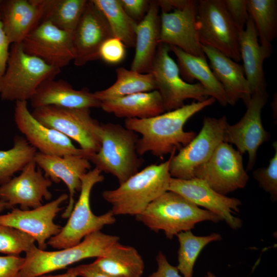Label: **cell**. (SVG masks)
<instances>
[{
  "label": "cell",
  "instance_id": "ee69618b",
  "mask_svg": "<svg viewBox=\"0 0 277 277\" xmlns=\"http://www.w3.org/2000/svg\"><path fill=\"white\" fill-rule=\"evenodd\" d=\"M10 44L0 18V78L4 75L6 69Z\"/></svg>",
  "mask_w": 277,
  "mask_h": 277
},
{
  "label": "cell",
  "instance_id": "1f68e13d",
  "mask_svg": "<svg viewBox=\"0 0 277 277\" xmlns=\"http://www.w3.org/2000/svg\"><path fill=\"white\" fill-rule=\"evenodd\" d=\"M92 1L104 14L113 37L120 39L126 47H134L138 23L126 13L119 0Z\"/></svg>",
  "mask_w": 277,
  "mask_h": 277
},
{
  "label": "cell",
  "instance_id": "bcb514c9",
  "mask_svg": "<svg viewBox=\"0 0 277 277\" xmlns=\"http://www.w3.org/2000/svg\"><path fill=\"white\" fill-rule=\"evenodd\" d=\"M40 277H77L72 274L66 272L63 274H60L57 275H44Z\"/></svg>",
  "mask_w": 277,
  "mask_h": 277
},
{
  "label": "cell",
  "instance_id": "7a4b0ae2",
  "mask_svg": "<svg viewBox=\"0 0 277 277\" xmlns=\"http://www.w3.org/2000/svg\"><path fill=\"white\" fill-rule=\"evenodd\" d=\"M170 157L160 164L150 165L131 176L113 190L102 193L111 204L114 215H137L154 200L168 191L171 177L169 172Z\"/></svg>",
  "mask_w": 277,
  "mask_h": 277
},
{
  "label": "cell",
  "instance_id": "83f0119b",
  "mask_svg": "<svg viewBox=\"0 0 277 277\" xmlns=\"http://www.w3.org/2000/svg\"><path fill=\"white\" fill-rule=\"evenodd\" d=\"M169 48L177 58L182 78L190 83L196 80L208 91L210 97L226 106L228 103L223 88L213 74L206 58L190 54L175 46H169Z\"/></svg>",
  "mask_w": 277,
  "mask_h": 277
},
{
  "label": "cell",
  "instance_id": "2e32d148",
  "mask_svg": "<svg viewBox=\"0 0 277 277\" xmlns=\"http://www.w3.org/2000/svg\"><path fill=\"white\" fill-rule=\"evenodd\" d=\"M14 118L19 131L38 152L48 155H77L87 157L86 152L76 147L69 138L36 120L29 110L27 101L15 102Z\"/></svg>",
  "mask_w": 277,
  "mask_h": 277
},
{
  "label": "cell",
  "instance_id": "d4e9b609",
  "mask_svg": "<svg viewBox=\"0 0 277 277\" xmlns=\"http://www.w3.org/2000/svg\"><path fill=\"white\" fill-rule=\"evenodd\" d=\"M239 45L242 66L251 94L267 92L263 64L271 55L272 48L265 47L259 43L255 25L250 16L246 28L239 33Z\"/></svg>",
  "mask_w": 277,
  "mask_h": 277
},
{
  "label": "cell",
  "instance_id": "d6a6232c",
  "mask_svg": "<svg viewBox=\"0 0 277 277\" xmlns=\"http://www.w3.org/2000/svg\"><path fill=\"white\" fill-rule=\"evenodd\" d=\"M247 3L260 44L272 48V42L277 34V1L247 0Z\"/></svg>",
  "mask_w": 277,
  "mask_h": 277
},
{
  "label": "cell",
  "instance_id": "f546056e",
  "mask_svg": "<svg viewBox=\"0 0 277 277\" xmlns=\"http://www.w3.org/2000/svg\"><path fill=\"white\" fill-rule=\"evenodd\" d=\"M116 80L110 87L94 94L101 102L140 92L156 90L153 74L141 73L124 67L116 69Z\"/></svg>",
  "mask_w": 277,
  "mask_h": 277
},
{
  "label": "cell",
  "instance_id": "8fae6325",
  "mask_svg": "<svg viewBox=\"0 0 277 277\" xmlns=\"http://www.w3.org/2000/svg\"><path fill=\"white\" fill-rule=\"evenodd\" d=\"M226 116L220 118L205 117L201 131L179 153L170 154L169 172L171 177L189 180L194 177L193 171L206 162L216 148L224 142Z\"/></svg>",
  "mask_w": 277,
  "mask_h": 277
},
{
  "label": "cell",
  "instance_id": "836d02e7",
  "mask_svg": "<svg viewBox=\"0 0 277 277\" xmlns=\"http://www.w3.org/2000/svg\"><path fill=\"white\" fill-rule=\"evenodd\" d=\"M176 236L180 244L176 268L183 277H193L195 263L203 249L209 243L222 239L219 233L196 236L191 230L180 232Z\"/></svg>",
  "mask_w": 277,
  "mask_h": 277
},
{
  "label": "cell",
  "instance_id": "ac0fdd59",
  "mask_svg": "<svg viewBox=\"0 0 277 277\" xmlns=\"http://www.w3.org/2000/svg\"><path fill=\"white\" fill-rule=\"evenodd\" d=\"M168 191L175 192L195 205L215 214L233 229L242 226V220L233 215L235 212H239V206L242 204L240 200L217 193L203 180L171 177Z\"/></svg>",
  "mask_w": 277,
  "mask_h": 277
},
{
  "label": "cell",
  "instance_id": "ba28073f",
  "mask_svg": "<svg viewBox=\"0 0 277 277\" xmlns=\"http://www.w3.org/2000/svg\"><path fill=\"white\" fill-rule=\"evenodd\" d=\"M31 114L43 125L75 141L87 159L100 150L101 123L91 116L90 109L47 106L34 108Z\"/></svg>",
  "mask_w": 277,
  "mask_h": 277
},
{
  "label": "cell",
  "instance_id": "e575fe53",
  "mask_svg": "<svg viewBox=\"0 0 277 277\" xmlns=\"http://www.w3.org/2000/svg\"><path fill=\"white\" fill-rule=\"evenodd\" d=\"M37 150L24 137L16 136L9 149L0 150V184L12 177L33 160Z\"/></svg>",
  "mask_w": 277,
  "mask_h": 277
},
{
  "label": "cell",
  "instance_id": "30bf717a",
  "mask_svg": "<svg viewBox=\"0 0 277 277\" xmlns=\"http://www.w3.org/2000/svg\"><path fill=\"white\" fill-rule=\"evenodd\" d=\"M169 46L159 44L151 73L163 100L165 111L183 107L184 101L193 99L202 102L210 96L199 83L190 84L181 77L177 64L169 55Z\"/></svg>",
  "mask_w": 277,
  "mask_h": 277
},
{
  "label": "cell",
  "instance_id": "277c9868",
  "mask_svg": "<svg viewBox=\"0 0 277 277\" xmlns=\"http://www.w3.org/2000/svg\"><path fill=\"white\" fill-rule=\"evenodd\" d=\"M101 147L88 157L102 172L115 176L122 184L138 171L143 160L137 152L138 134L125 126L101 123Z\"/></svg>",
  "mask_w": 277,
  "mask_h": 277
},
{
  "label": "cell",
  "instance_id": "60d3db41",
  "mask_svg": "<svg viewBox=\"0 0 277 277\" xmlns=\"http://www.w3.org/2000/svg\"><path fill=\"white\" fill-rule=\"evenodd\" d=\"M126 13L137 23L146 14L150 3L148 0H119Z\"/></svg>",
  "mask_w": 277,
  "mask_h": 277
},
{
  "label": "cell",
  "instance_id": "7dc6e473",
  "mask_svg": "<svg viewBox=\"0 0 277 277\" xmlns=\"http://www.w3.org/2000/svg\"><path fill=\"white\" fill-rule=\"evenodd\" d=\"M11 208L10 205L5 201L0 199V212L7 209Z\"/></svg>",
  "mask_w": 277,
  "mask_h": 277
},
{
  "label": "cell",
  "instance_id": "7402d4cb",
  "mask_svg": "<svg viewBox=\"0 0 277 277\" xmlns=\"http://www.w3.org/2000/svg\"><path fill=\"white\" fill-rule=\"evenodd\" d=\"M202 48L213 74L223 88L227 103L233 106L242 100L247 106L251 92L243 66L213 48L204 45Z\"/></svg>",
  "mask_w": 277,
  "mask_h": 277
},
{
  "label": "cell",
  "instance_id": "6da1fadb",
  "mask_svg": "<svg viewBox=\"0 0 277 277\" xmlns=\"http://www.w3.org/2000/svg\"><path fill=\"white\" fill-rule=\"evenodd\" d=\"M215 101L209 97L202 102L184 105L152 117L126 118L125 127L141 135L137 143V152L140 156L150 152L163 158L179 151L195 137V132L184 131V125L191 116Z\"/></svg>",
  "mask_w": 277,
  "mask_h": 277
},
{
  "label": "cell",
  "instance_id": "d6986e66",
  "mask_svg": "<svg viewBox=\"0 0 277 277\" xmlns=\"http://www.w3.org/2000/svg\"><path fill=\"white\" fill-rule=\"evenodd\" d=\"M198 1L188 0L181 9L160 15L159 44L180 48L190 54L206 57L196 26Z\"/></svg>",
  "mask_w": 277,
  "mask_h": 277
},
{
  "label": "cell",
  "instance_id": "e0dca14e",
  "mask_svg": "<svg viewBox=\"0 0 277 277\" xmlns=\"http://www.w3.org/2000/svg\"><path fill=\"white\" fill-rule=\"evenodd\" d=\"M52 184L34 160L29 162L21 173L0 185V199L11 208L19 205L22 210L36 208L43 205L44 200L52 196L49 188Z\"/></svg>",
  "mask_w": 277,
  "mask_h": 277
},
{
  "label": "cell",
  "instance_id": "3957f363",
  "mask_svg": "<svg viewBox=\"0 0 277 277\" xmlns=\"http://www.w3.org/2000/svg\"><path fill=\"white\" fill-rule=\"evenodd\" d=\"M135 217L150 230L156 232L164 231L166 238L170 240L180 232L194 228L198 223L223 221L215 214L200 208L171 191L156 199Z\"/></svg>",
  "mask_w": 277,
  "mask_h": 277
},
{
  "label": "cell",
  "instance_id": "f6af8a7d",
  "mask_svg": "<svg viewBox=\"0 0 277 277\" xmlns=\"http://www.w3.org/2000/svg\"><path fill=\"white\" fill-rule=\"evenodd\" d=\"M188 0H161L157 1L162 12H169L171 10L183 8Z\"/></svg>",
  "mask_w": 277,
  "mask_h": 277
},
{
  "label": "cell",
  "instance_id": "ab89813d",
  "mask_svg": "<svg viewBox=\"0 0 277 277\" xmlns=\"http://www.w3.org/2000/svg\"><path fill=\"white\" fill-rule=\"evenodd\" d=\"M25 261L20 255L0 256V277H20Z\"/></svg>",
  "mask_w": 277,
  "mask_h": 277
},
{
  "label": "cell",
  "instance_id": "ffe728a7",
  "mask_svg": "<svg viewBox=\"0 0 277 277\" xmlns=\"http://www.w3.org/2000/svg\"><path fill=\"white\" fill-rule=\"evenodd\" d=\"M72 35L73 61L76 66L98 60L101 46L106 40L113 37L105 17L92 0L87 1Z\"/></svg>",
  "mask_w": 277,
  "mask_h": 277
},
{
  "label": "cell",
  "instance_id": "484cf974",
  "mask_svg": "<svg viewBox=\"0 0 277 277\" xmlns=\"http://www.w3.org/2000/svg\"><path fill=\"white\" fill-rule=\"evenodd\" d=\"M157 1H151L148 10L135 30V54L131 70L150 73L159 45L160 15Z\"/></svg>",
  "mask_w": 277,
  "mask_h": 277
},
{
  "label": "cell",
  "instance_id": "52a82bcc",
  "mask_svg": "<svg viewBox=\"0 0 277 277\" xmlns=\"http://www.w3.org/2000/svg\"><path fill=\"white\" fill-rule=\"evenodd\" d=\"M104 180L102 172L95 167L82 176L80 196L69 219L61 231L48 241V245L57 250L73 246L87 235L101 231L105 226L115 222V215L111 210L96 215L91 209L92 189L95 184Z\"/></svg>",
  "mask_w": 277,
  "mask_h": 277
},
{
  "label": "cell",
  "instance_id": "8992f818",
  "mask_svg": "<svg viewBox=\"0 0 277 277\" xmlns=\"http://www.w3.org/2000/svg\"><path fill=\"white\" fill-rule=\"evenodd\" d=\"M119 240L117 236L97 231L76 245L55 251L41 250L35 245L25 253L20 277H40L81 260L103 256Z\"/></svg>",
  "mask_w": 277,
  "mask_h": 277
},
{
  "label": "cell",
  "instance_id": "4fadbf2b",
  "mask_svg": "<svg viewBox=\"0 0 277 277\" xmlns=\"http://www.w3.org/2000/svg\"><path fill=\"white\" fill-rule=\"evenodd\" d=\"M267 98V92L252 93L246 112L241 120L232 125L228 123L225 127L224 142L234 144L242 155L248 152L247 170H251L255 165L259 147L270 138L261 120L262 110Z\"/></svg>",
  "mask_w": 277,
  "mask_h": 277
},
{
  "label": "cell",
  "instance_id": "7c38bea8",
  "mask_svg": "<svg viewBox=\"0 0 277 277\" xmlns=\"http://www.w3.org/2000/svg\"><path fill=\"white\" fill-rule=\"evenodd\" d=\"M193 176L205 181L214 191L224 195L244 188L249 179L242 154L224 142L206 162L194 169Z\"/></svg>",
  "mask_w": 277,
  "mask_h": 277
},
{
  "label": "cell",
  "instance_id": "cb8c5ba5",
  "mask_svg": "<svg viewBox=\"0 0 277 277\" xmlns=\"http://www.w3.org/2000/svg\"><path fill=\"white\" fill-rule=\"evenodd\" d=\"M33 108L47 106L71 108H100L101 102L88 88L76 90L63 80L43 82L30 100Z\"/></svg>",
  "mask_w": 277,
  "mask_h": 277
},
{
  "label": "cell",
  "instance_id": "d590c367",
  "mask_svg": "<svg viewBox=\"0 0 277 277\" xmlns=\"http://www.w3.org/2000/svg\"><path fill=\"white\" fill-rule=\"evenodd\" d=\"M35 240L15 228L0 224V253L19 255L35 246Z\"/></svg>",
  "mask_w": 277,
  "mask_h": 277
},
{
  "label": "cell",
  "instance_id": "c3c4849f",
  "mask_svg": "<svg viewBox=\"0 0 277 277\" xmlns=\"http://www.w3.org/2000/svg\"><path fill=\"white\" fill-rule=\"evenodd\" d=\"M205 277H216L215 275L210 271H208Z\"/></svg>",
  "mask_w": 277,
  "mask_h": 277
},
{
  "label": "cell",
  "instance_id": "8d00e7d4",
  "mask_svg": "<svg viewBox=\"0 0 277 277\" xmlns=\"http://www.w3.org/2000/svg\"><path fill=\"white\" fill-rule=\"evenodd\" d=\"M275 152L270 160L268 166L259 168L253 172L254 178L258 182L260 186L270 194L272 200L277 199V143L273 144Z\"/></svg>",
  "mask_w": 277,
  "mask_h": 277
},
{
  "label": "cell",
  "instance_id": "f35d334b",
  "mask_svg": "<svg viewBox=\"0 0 277 277\" xmlns=\"http://www.w3.org/2000/svg\"><path fill=\"white\" fill-rule=\"evenodd\" d=\"M226 9L240 32L244 29L249 17L247 0H223Z\"/></svg>",
  "mask_w": 277,
  "mask_h": 277
},
{
  "label": "cell",
  "instance_id": "74e56055",
  "mask_svg": "<svg viewBox=\"0 0 277 277\" xmlns=\"http://www.w3.org/2000/svg\"><path fill=\"white\" fill-rule=\"evenodd\" d=\"M126 46L118 38L112 37L106 40L99 50V59L109 64L121 63L126 56Z\"/></svg>",
  "mask_w": 277,
  "mask_h": 277
},
{
  "label": "cell",
  "instance_id": "5b68a950",
  "mask_svg": "<svg viewBox=\"0 0 277 277\" xmlns=\"http://www.w3.org/2000/svg\"><path fill=\"white\" fill-rule=\"evenodd\" d=\"M61 69L51 66L12 44L5 72L0 78V97L8 101H27L44 82L54 79Z\"/></svg>",
  "mask_w": 277,
  "mask_h": 277
},
{
  "label": "cell",
  "instance_id": "4316f807",
  "mask_svg": "<svg viewBox=\"0 0 277 277\" xmlns=\"http://www.w3.org/2000/svg\"><path fill=\"white\" fill-rule=\"evenodd\" d=\"M100 108L117 117L126 118H148L165 111L162 98L157 90L103 101Z\"/></svg>",
  "mask_w": 277,
  "mask_h": 277
},
{
  "label": "cell",
  "instance_id": "4dcf8cb0",
  "mask_svg": "<svg viewBox=\"0 0 277 277\" xmlns=\"http://www.w3.org/2000/svg\"><path fill=\"white\" fill-rule=\"evenodd\" d=\"M42 22H48L62 30L73 33L87 1L42 0Z\"/></svg>",
  "mask_w": 277,
  "mask_h": 277
},
{
  "label": "cell",
  "instance_id": "f1b7e54d",
  "mask_svg": "<svg viewBox=\"0 0 277 277\" xmlns=\"http://www.w3.org/2000/svg\"><path fill=\"white\" fill-rule=\"evenodd\" d=\"M93 264L114 277H141L144 262L137 250L119 242L112 246L103 256L96 258Z\"/></svg>",
  "mask_w": 277,
  "mask_h": 277
},
{
  "label": "cell",
  "instance_id": "b9f144b4",
  "mask_svg": "<svg viewBox=\"0 0 277 277\" xmlns=\"http://www.w3.org/2000/svg\"><path fill=\"white\" fill-rule=\"evenodd\" d=\"M157 269L148 277H183L179 274L176 267L171 265L165 255L160 251L156 257Z\"/></svg>",
  "mask_w": 277,
  "mask_h": 277
},
{
  "label": "cell",
  "instance_id": "603a6c76",
  "mask_svg": "<svg viewBox=\"0 0 277 277\" xmlns=\"http://www.w3.org/2000/svg\"><path fill=\"white\" fill-rule=\"evenodd\" d=\"M42 0H0V18L11 44L21 43L42 22Z\"/></svg>",
  "mask_w": 277,
  "mask_h": 277
},
{
  "label": "cell",
  "instance_id": "9c48e42d",
  "mask_svg": "<svg viewBox=\"0 0 277 277\" xmlns=\"http://www.w3.org/2000/svg\"><path fill=\"white\" fill-rule=\"evenodd\" d=\"M196 26L202 45L213 48L236 62L241 60L240 31L223 0L198 1Z\"/></svg>",
  "mask_w": 277,
  "mask_h": 277
},
{
  "label": "cell",
  "instance_id": "44dd1931",
  "mask_svg": "<svg viewBox=\"0 0 277 277\" xmlns=\"http://www.w3.org/2000/svg\"><path fill=\"white\" fill-rule=\"evenodd\" d=\"M33 160L44 172V175L52 182L58 183L62 181L66 185L69 191V202L62 217L68 218L74 205V194L81 190V178L91 168L90 162L82 155L58 156L38 151Z\"/></svg>",
  "mask_w": 277,
  "mask_h": 277
},
{
  "label": "cell",
  "instance_id": "7bdbcfd3",
  "mask_svg": "<svg viewBox=\"0 0 277 277\" xmlns=\"http://www.w3.org/2000/svg\"><path fill=\"white\" fill-rule=\"evenodd\" d=\"M67 272L77 277H114L102 271L92 263L71 267Z\"/></svg>",
  "mask_w": 277,
  "mask_h": 277
},
{
  "label": "cell",
  "instance_id": "5bb4252c",
  "mask_svg": "<svg viewBox=\"0 0 277 277\" xmlns=\"http://www.w3.org/2000/svg\"><path fill=\"white\" fill-rule=\"evenodd\" d=\"M68 199V194L63 193L36 208L22 210L13 208L10 212L0 215V224L28 234L35 240L39 249L46 250L48 241L57 235L62 228L54 223V220L63 210L61 204Z\"/></svg>",
  "mask_w": 277,
  "mask_h": 277
},
{
  "label": "cell",
  "instance_id": "9a60e30c",
  "mask_svg": "<svg viewBox=\"0 0 277 277\" xmlns=\"http://www.w3.org/2000/svg\"><path fill=\"white\" fill-rule=\"evenodd\" d=\"M21 44L27 53L60 69L74 58L72 33L48 22H41Z\"/></svg>",
  "mask_w": 277,
  "mask_h": 277
}]
</instances>
